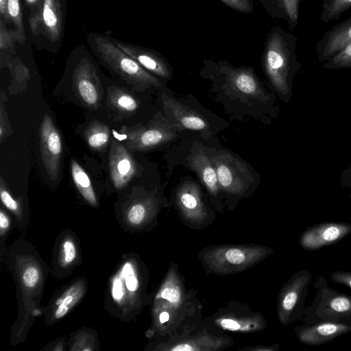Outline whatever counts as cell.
<instances>
[{
    "label": "cell",
    "instance_id": "obj_1",
    "mask_svg": "<svg viewBox=\"0 0 351 351\" xmlns=\"http://www.w3.org/2000/svg\"><path fill=\"white\" fill-rule=\"evenodd\" d=\"M197 291L187 289L178 265L171 263L152 306V325L146 335L161 340L201 322L202 307Z\"/></svg>",
    "mask_w": 351,
    "mask_h": 351
},
{
    "label": "cell",
    "instance_id": "obj_2",
    "mask_svg": "<svg viewBox=\"0 0 351 351\" xmlns=\"http://www.w3.org/2000/svg\"><path fill=\"white\" fill-rule=\"evenodd\" d=\"M148 269L134 254L125 255L111 276L106 294V307L121 320L134 318L149 304L152 298L147 288Z\"/></svg>",
    "mask_w": 351,
    "mask_h": 351
},
{
    "label": "cell",
    "instance_id": "obj_3",
    "mask_svg": "<svg viewBox=\"0 0 351 351\" xmlns=\"http://www.w3.org/2000/svg\"><path fill=\"white\" fill-rule=\"evenodd\" d=\"M297 37L280 27L269 34L263 51L264 71L278 96L289 102L292 96L293 79L300 69L297 59Z\"/></svg>",
    "mask_w": 351,
    "mask_h": 351
},
{
    "label": "cell",
    "instance_id": "obj_4",
    "mask_svg": "<svg viewBox=\"0 0 351 351\" xmlns=\"http://www.w3.org/2000/svg\"><path fill=\"white\" fill-rule=\"evenodd\" d=\"M268 246L257 244H221L202 248L197 256L206 274L226 276L241 273L274 253Z\"/></svg>",
    "mask_w": 351,
    "mask_h": 351
},
{
    "label": "cell",
    "instance_id": "obj_5",
    "mask_svg": "<svg viewBox=\"0 0 351 351\" xmlns=\"http://www.w3.org/2000/svg\"><path fill=\"white\" fill-rule=\"evenodd\" d=\"M94 49L97 56L128 84L138 90L160 86L158 80L134 59L118 47L110 38L94 34Z\"/></svg>",
    "mask_w": 351,
    "mask_h": 351
},
{
    "label": "cell",
    "instance_id": "obj_6",
    "mask_svg": "<svg viewBox=\"0 0 351 351\" xmlns=\"http://www.w3.org/2000/svg\"><path fill=\"white\" fill-rule=\"evenodd\" d=\"M213 328L204 324L189 326L169 338L157 340L152 350L220 351L230 347L233 339L223 334L211 332Z\"/></svg>",
    "mask_w": 351,
    "mask_h": 351
},
{
    "label": "cell",
    "instance_id": "obj_7",
    "mask_svg": "<svg viewBox=\"0 0 351 351\" xmlns=\"http://www.w3.org/2000/svg\"><path fill=\"white\" fill-rule=\"evenodd\" d=\"M204 323L214 329L244 334L260 332L267 326L261 313L253 311L245 304L235 301L218 309Z\"/></svg>",
    "mask_w": 351,
    "mask_h": 351
},
{
    "label": "cell",
    "instance_id": "obj_8",
    "mask_svg": "<svg viewBox=\"0 0 351 351\" xmlns=\"http://www.w3.org/2000/svg\"><path fill=\"white\" fill-rule=\"evenodd\" d=\"M175 204L183 223L192 229H204L215 219L214 213L208 208L195 182L185 181L178 186Z\"/></svg>",
    "mask_w": 351,
    "mask_h": 351
},
{
    "label": "cell",
    "instance_id": "obj_9",
    "mask_svg": "<svg viewBox=\"0 0 351 351\" xmlns=\"http://www.w3.org/2000/svg\"><path fill=\"white\" fill-rule=\"evenodd\" d=\"M311 279V273L302 269L282 286L277 299V316L282 326L289 325L302 316Z\"/></svg>",
    "mask_w": 351,
    "mask_h": 351
},
{
    "label": "cell",
    "instance_id": "obj_10",
    "mask_svg": "<svg viewBox=\"0 0 351 351\" xmlns=\"http://www.w3.org/2000/svg\"><path fill=\"white\" fill-rule=\"evenodd\" d=\"M211 160L220 189L229 195L243 196L250 182V173L245 164L227 152H220Z\"/></svg>",
    "mask_w": 351,
    "mask_h": 351
},
{
    "label": "cell",
    "instance_id": "obj_11",
    "mask_svg": "<svg viewBox=\"0 0 351 351\" xmlns=\"http://www.w3.org/2000/svg\"><path fill=\"white\" fill-rule=\"evenodd\" d=\"M180 129L169 118H157L146 127L128 130L126 147L132 151H146L172 141Z\"/></svg>",
    "mask_w": 351,
    "mask_h": 351
},
{
    "label": "cell",
    "instance_id": "obj_12",
    "mask_svg": "<svg viewBox=\"0 0 351 351\" xmlns=\"http://www.w3.org/2000/svg\"><path fill=\"white\" fill-rule=\"evenodd\" d=\"M41 160L45 169L52 180L58 178L62 156L60 134L51 117L45 114L39 128Z\"/></svg>",
    "mask_w": 351,
    "mask_h": 351
},
{
    "label": "cell",
    "instance_id": "obj_13",
    "mask_svg": "<svg viewBox=\"0 0 351 351\" xmlns=\"http://www.w3.org/2000/svg\"><path fill=\"white\" fill-rule=\"evenodd\" d=\"M29 27L34 36L42 34L50 41H58L63 31V16L59 0H43L41 6L30 12Z\"/></svg>",
    "mask_w": 351,
    "mask_h": 351
},
{
    "label": "cell",
    "instance_id": "obj_14",
    "mask_svg": "<svg viewBox=\"0 0 351 351\" xmlns=\"http://www.w3.org/2000/svg\"><path fill=\"white\" fill-rule=\"evenodd\" d=\"M313 306L320 321L351 324V296L325 287L320 289Z\"/></svg>",
    "mask_w": 351,
    "mask_h": 351
},
{
    "label": "cell",
    "instance_id": "obj_15",
    "mask_svg": "<svg viewBox=\"0 0 351 351\" xmlns=\"http://www.w3.org/2000/svg\"><path fill=\"white\" fill-rule=\"evenodd\" d=\"M162 202L154 195H145L130 200L122 212L126 225L134 230H146L156 224Z\"/></svg>",
    "mask_w": 351,
    "mask_h": 351
},
{
    "label": "cell",
    "instance_id": "obj_16",
    "mask_svg": "<svg viewBox=\"0 0 351 351\" xmlns=\"http://www.w3.org/2000/svg\"><path fill=\"white\" fill-rule=\"evenodd\" d=\"M73 84L77 97L88 107L99 106L102 90L97 71L88 60H82L75 66Z\"/></svg>",
    "mask_w": 351,
    "mask_h": 351
},
{
    "label": "cell",
    "instance_id": "obj_17",
    "mask_svg": "<svg viewBox=\"0 0 351 351\" xmlns=\"http://www.w3.org/2000/svg\"><path fill=\"white\" fill-rule=\"evenodd\" d=\"M351 232V223L324 222L307 228L300 237V244L306 250H315L337 243Z\"/></svg>",
    "mask_w": 351,
    "mask_h": 351
},
{
    "label": "cell",
    "instance_id": "obj_18",
    "mask_svg": "<svg viewBox=\"0 0 351 351\" xmlns=\"http://www.w3.org/2000/svg\"><path fill=\"white\" fill-rule=\"evenodd\" d=\"M109 170L111 181L118 190L125 187L136 171V166L132 155L128 148L115 140L111 142Z\"/></svg>",
    "mask_w": 351,
    "mask_h": 351
},
{
    "label": "cell",
    "instance_id": "obj_19",
    "mask_svg": "<svg viewBox=\"0 0 351 351\" xmlns=\"http://www.w3.org/2000/svg\"><path fill=\"white\" fill-rule=\"evenodd\" d=\"M110 39L150 73L165 79L171 77L169 63L156 51L113 38Z\"/></svg>",
    "mask_w": 351,
    "mask_h": 351
},
{
    "label": "cell",
    "instance_id": "obj_20",
    "mask_svg": "<svg viewBox=\"0 0 351 351\" xmlns=\"http://www.w3.org/2000/svg\"><path fill=\"white\" fill-rule=\"evenodd\" d=\"M298 341L306 345L319 346L351 332V324L320 321L312 325H303L295 328Z\"/></svg>",
    "mask_w": 351,
    "mask_h": 351
},
{
    "label": "cell",
    "instance_id": "obj_21",
    "mask_svg": "<svg viewBox=\"0 0 351 351\" xmlns=\"http://www.w3.org/2000/svg\"><path fill=\"white\" fill-rule=\"evenodd\" d=\"M161 99L167 118L180 129L195 131L208 129V122L198 112L170 97L165 92H162Z\"/></svg>",
    "mask_w": 351,
    "mask_h": 351
},
{
    "label": "cell",
    "instance_id": "obj_22",
    "mask_svg": "<svg viewBox=\"0 0 351 351\" xmlns=\"http://www.w3.org/2000/svg\"><path fill=\"white\" fill-rule=\"evenodd\" d=\"M351 42V16L326 32L315 46L319 62L324 63Z\"/></svg>",
    "mask_w": 351,
    "mask_h": 351
},
{
    "label": "cell",
    "instance_id": "obj_23",
    "mask_svg": "<svg viewBox=\"0 0 351 351\" xmlns=\"http://www.w3.org/2000/svg\"><path fill=\"white\" fill-rule=\"evenodd\" d=\"M85 280H78L66 287L46 308V322L51 324L65 317L83 298Z\"/></svg>",
    "mask_w": 351,
    "mask_h": 351
},
{
    "label": "cell",
    "instance_id": "obj_24",
    "mask_svg": "<svg viewBox=\"0 0 351 351\" xmlns=\"http://www.w3.org/2000/svg\"><path fill=\"white\" fill-rule=\"evenodd\" d=\"M226 80L234 90L242 95L255 97L261 96V89L253 71L247 68H228L221 69Z\"/></svg>",
    "mask_w": 351,
    "mask_h": 351
},
{
    "label": "cell",
    "instance_id": "obj_25",
    "mask_svg": "<svg viewBox=\"0 0 351 351\" xmlns=\"http://www.w3.org/2000/svg\"><path fill=\"white\" fill-rule=\"evenodd\" d=\"M189 167L197 174L210 195L216 197L220 188L215 166L202 150L193 153L189 160Z\"/></svg>",
    "mask_w": 351,
    "mask_h": 351
},
{
    "label": "cell",
    "instance_id": "obj_26",
    "mask_svg": "<svg viewBox=\"0 0 351 351\" xmlns=\"http://www.w3.org/2000/svg\"><path fill=\"white\" fill-rule=\"evenodd\" d=\"M107 105L112 111L123 115L134 112L138 107V101L133 95L117 86L108 88Z\"/></svg>",
    "mask_w": 351,
    "mask_h": 351
},
{
    "label": "cell",
    "instance_id": "obj_27",
    "mask_svg": "<svg viewBox=\"0 0 351 351\" xmlns=\"http://www.w3.org/2000/svg\"><path fill=\"white\" fill-rule=\"evenodd\" d=\"M71 172L73 181L84 199L90 206L97 207V197L89 176L75 160L71 162Z\"/></svg>",
    "mask_w": 351,
    "mask_h": 351
},
{
    "label": "cell",
    "instance_id": "obj_28",
    "mask_svg": "<svg viewBox=\"0 0 351 351\" xmlns=\"http://www.w3.org/2000/svg\"><path fill=\"white\" fill-rule=\"evenodd\" d=\"M78 257L77 241L72 236L66 235L62 238L57 251L56 267L65 270L71 269Z\"/></svg>",
    "mask_w": 351,
    "mask_h": 351
},
{
    "label": "cell",
    "instance_id": "obj_29",
    "mask_svg": "<svg viewBox=\"0 0 351 351\" xmlns=\"http://www.w3.org/2000/svg\"><path fill=\"white\" fill-rule=\"evenodd\" d=\"M84 136L91 149L100 151L106 148L109 143L110 128L104 123L93 121L84 130Z\"/></svg>",
    "mask_w": 351,
    "mask_h": 351
},
{
    "label": "cell",
    "instance_id": "obj_30",
    "mask_svg": "<svg viewBox=\"0 0 351 351\" xmlns=\"http://www.w3.org/2000/svg\"><path fill=\"white\" fill-rule=\"evenodd\" d=\"M19 278L22 290L32 293L37 291L43 280V271L38 263H27L21 267Z\"/></svg>",
    "mask_w": 351,
    "mask_h": 351
},
{
    "label": "cell",
    "instance_id": "obj_31",
    "mask_svg": "<svg viewBox=\"0 0 351 351\" xmlns=\"http://www.w3.org/2000/svg\"><path fill=\"white\" fill-rule=\"evenodd\" d=\"M350 8L351 0H322L320 20L323 23L338 20Z\"/></svg>",
    "mask_w": 351,
    "mask_h": 351
},
{
    "label": "cell",
    "instance_id": "obj_32",
    "mask_svg": "<svg viewBox=\"0 0 351 351\" xmlns=\"http://www.w3.org/2000/svg\"><path fill=\"white\" fill-rule=\"evenodd\" d=\"M8 14L11 23L14 26L16 40L23 45L25 40V34L19 0H8Z\"/></svg>",
    "mask_w": 351,
    "mask_h": 351
},
{
    "label": "cell",
    "instance_id": "obj_33",
    "mask_svg": "<svg viewBox=\"0 0 351 351\" xmlns=\"http://www.w3.org/2000/svg\"><path fill=\"white\" fill-rule=\"evenodd\" d=\"M0 196L2 204L14 214L16 217L21 220L23 217V202L20 198L14 197L9 191L7 186L1 176Z\"/></svg>",
    "mask_w": 351,
    "mask_h": 351
},
{
    "label": "cell",
    "instance_id": "obj_34",
    "mask_svg": "<svg viewBox=\"0 0 351 351\" xmlns=\"http://www.w3.org/2000/svg\"><path fill=\"white\" fill-rule=\"evenodd\" d=\"M328 69H351V42L323 63Z\"/></svg>",
    "mask_w": 351,
    "mask_h": 351
},
{
    "label": "cell",
    "instance_id": "obj_35",
    "mask_svg": "<svg viewBox=\"0 0 351 351\" xmlns=\"http://www.w3.org/2000/svg\"><path fill=\"white\" fill-rule=\"evenodd\" d=\"M301 0H276L278 7L290 28L294 29L298 23Z\"/></svg>",
    "mask_w": 351,
    "mask_h": 351
},
{
    "label": "cell",
    "instance_id": "obj_36",
    "mask_svg": "<svg viewBox=\"0 0 351 351\" xmlns=\"http://www.w3.org/2000/svg\"><path fill=\"white\" fill-rule=\"evenodd\" d=\"M14 41H16L14 30L8 29L5 21L0 17V49L15 53Z\"/></svg>",
    "mask_w": 351,
    "mask_h": 351
},
{
    "label": "cell",
    "instance_id": "obj_37",
    "mask_svg": "<svg viewBox=\"0 0 351 351\" xmlns=\"http://www.w3.org/2000/svg\"><path fill=\"white\" fill-rule=\"evenodd\" d=\"M226 5L243 13H250L253 10L252 0H220Z\"/></svg>",
    "mask_w": 351,
    "mask_h": 351
},
{
    "label": "cell",
    "instance_id": "obj_38",
    "mask_svg": "<svg viewBox=\"0 0 351 351\" xmlns=\"http://www.w3.org/2000/svg\"><path fill=\"white\" fill-rule=\"evenodd\" d=\"M330 278L332 281L351 289V272L335 271L330 274Z\"/></svg>",
    "mask_w": 351,
    "mask_h": 351
},
{
    "label": "cell",
    "instance_id": "obj_39",
    "mask_svg": "<svg viewBox=\"0 0 351 351\" xmlns=\"http://www.w3.org/2000/svg\"><path fill=\"white\" fill-rule=\"evenodd\" d=\"M11 219L9 215L3 210V208L0 211V234L3 237L7 234L10 230Z\"/></svg>",
    "mask_w": 351,
    "mask_h": 351
},
{
    "label": "cell",
    "instance_id": "obj_40",
    "mask_svg": "<svg viewBox=\"0 0 351 351\" xmlns=\"http://www.w3.org/2000/svg\"><path fill=\"white\" fill-rule=\"evenodd\" d=\"M0 114H1V116H0V142L2 143L3 139L5 138V136L8 135V124H7L8 122V119H7V116H6V114L5 112V110H4V106H3V104L1 102V111H0Z\"/></svg>",
    "mask_w": 351,
    "mask_h": 351
},
{
    "label": "cell",
    "instance_id": "obj_41",
    "mask_svg": "<svg viewBox=\"0 0 351 351\" xmlns=\"http://www.w3.org/2000/svg\"><path fill=\"white\" fill-rule=\"evenodd\" d=\"M279 349V344L276 343L272 346H256L242 348L240 350L243 351H276Z\"/></svg>",
    "mask_w": 351,
    "mask_h": 351
},
{
    "label": "cell",
    "instance_id": "obj_42",
    "mask_svg": "<svg viewBox=\"0 0 351 351\" xmlns=\"http://www.w3.org/2000/svg\"><path fill=\"white\" fill-rule=\"evenodd\" d=\"M0 13L5 23H11L8 14V0H0Z\"/></svg>",
    "mask_w": 351,
    "mask_h": 351
},
{
    "label": "cell",
    "instance_id": "obj_43",
    "mask_svg": "<svg viewBox=\"0 0 351 351\" xmlns=\"http://www.w3.org/2000/svg\"><path fill=\"white\" fill-rule=\"evenodd\" d=\"M24 1L32 12L37 10L41 6L43 0H24Z\"/></svg>",
    "mask_w": 351,
    "mask_h": 351
},
{
    "label": "cell",
    "instance_id": "obj_44",
    "mask_svg": "<svg viewBox=\"0 0 351 351\" xmlns=\"http://www.w3.org/2000/svg\"><path fill=\"white\" fill-rule=\"evenodd\" d=\"M265 1H267L269 4H271L274 7L275 12L278 17L283 18V16L278 7L276 0H265Z\"/></svg>",
    "mask_w": 351,
    "mask_h": 351
}]
</instances>
